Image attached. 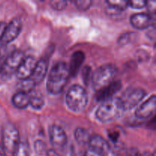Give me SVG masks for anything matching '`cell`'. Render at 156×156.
Here are the masks:
<instances>
[{"label":"cell","mask_w":156,"mask_h":156,"mask_svg":"<svg viewBox=\"0 0 156 156\" xmlns=\"http://www.w3.org/2000/svg\"><path fill=\"white\" fill-rule=\"evenodd\" d=\"M70 77L69 66L64 62L55 64L50 69L47 79V91L50 94L56 95L63 91Z\"/></svg>","instance_id":"obj_1"},{"label":"cell","mask_w":156,"mask_h":156,"mask_svg":"<svg viewBox=\"0 0 156 156\" xmlns=\"http://www.w3.org/2000/svg\"><path fill=\"white\" fill-rule=\"evenodd\" d=\"M125 111L120 99L113 97L101 102L96 111L95 117L101 123H111L120 119Z\"/></svg>","instance_id":"obj_2"},{"label":"cell","mask_w":156,"mask_h":156,"mask_svg":"<svg viewBox=\"0 0 156 156\" xmlns=\"http://www.w3.org/2000/svg\"><path fill=\"white\" fill-rule=\"evenodd\" d=\"M118 69L112 63H107L99 66L91 75V82L93 89L95 91L108 86L114 81Z\"/></svg>","instance_id":"obj_3"},{"label":"cell","mask_w":156,"mask_h":156,"mask_svg":"<svg viewBox=\"0 0 156 156\" xmlns=\"http://www.w3.org/2000/svg\"><path fill=\"white\" fill-rule=\"evenodd\" d=\"M88 97L85 88L79 85H74L68 90L66 95V103L69 109L76 113L85 110L88 105Z\"/></svg>","instance_id":"obj_4"},{"label":"cell","mask_w":156,"mask_h":156,"mask_svg":"<svg viewBox=\"0 0 156 156\" xmlns=\"http://www.w3.org/2000/svg\"><path fill=\"white\" fill-rule=\"evenodd\" d=\"M19 142V132L16 126L12 123H5L2 128L1 143L5 152L12 153Z\"/></svg>","instance_id":"obj_5"},{"label":"cell","mask_w":156,"mask_h":156,"mask_svg":"<svg viewBox=\"0 0 156 156\" xmlns=\"http://www.w3.org/2000/svg\"><path fill=\"white\" fill-rule=\"evenodd\" d=\"M146 96V91L141 88L130 87L127 88L119 98L124 108L125 111L131 110L135 108L143 101Z\"/></svg>","instance_id":"obj_6"},{"label":"cell","mask_w":156,"mask_h":156,"mask_svg":"<svg viewBox=\"0 0 156 156\" xmlns=\"http://www.w3.org/2000/svg\"><path fill=\"white\" fill-rule=\"evenodd\" d=\"M24 57V53L21 50H14L11 52L5 58L1 74L6 77H9L13 74H15Z\"/></svg>","instance_id":"obj_7"},{"label":"cell","mask_w":156,"mask_h":156,"mask_svg":"<svg viewBox=\"0 0 156 156\" xmlns=\"http://www.w3.org/2000/svg\"><path fill=\"white\" fill-rule=\"evenodd\" d=\"M22 28V23L18 18H13L8 24H6L3 31L0 43L2 46H8L13 42L18 37Z\"/></svg>","instance_id":"obj_8"},{"label":"cell","mask_w":156,"mask_h":156,"mask_svg":"<svg viewBox=\"0 0 156 156\" xmlns=\"http://www.w3.org/2000/svg\"><path fill=\"white\" fill-rule=\"evenodd\" d=\"M49 137L52 146L56 149H63L66 146L67 136L61 126L51 125L49 128Z\"/></svg>","instance_id":"obj_9"},{"label":"cell","mask_w":156,"mask_h":156,"mask_svg":"<svg viewBox=\"0 0 156 156\" xmlns=\"http://www.w3.org/2000/svg\"><path fill=\"white\" fill-rule=\"evenodd\" d=\"M37 61V60L34 56H25L21 65H20V66L17 69L16 73H15L16 77L19 80L30 79L35 68Z\"/></svg>","instance_id":"obj_10"},{"label":"cell","mask_w":156,"mask_h":156,"mask_svg":"<svg viewBox=\"0 0 156 156\" xmlns=\"http://www.w3.org/2000/svg\"><path fill=\"white\" fill-rule=\"evenodd\" d=\"M156 98L152 95L142 104L135 111V116L140 120H145L153 116L155 112Z\"/></svg>","instance_id":"obj_11"},{"label":"cell","mask_w":156,"mask_h":156,"mask_svg":"<svg viewBox=\"0 0 156 156\" xmlns=\"http://www.w3.org/2000/svg\"><path fill=\"white\" fill-rule=\"evenodd\" d=\"M122 88V82L120 81H114L110 85L99 91H96L95 98L98 101H105L114 97V94Z\"/></svg>","instance_id":"obj_12"},{"label":"cell","mask_w":156,"mask_h":156,"mask_svg":"<svg viewBox=\"0 0 156 156\" xmlns=\"http://www.w3.org/2000/svg\"><path fill=\"white\" fill-rule=\"evenodd\" d=\"M130 24L137 30H143L149 28L151 25H154L155 19L148 13L133 14L130 17Z\"/></svg>","instance_id":"obj_13"},{"label":"cell","mask_w":156,"mask_h":156,"mask_svg":"<svg viewBox=\"0 0 156 156\" xmlns=\"http://www.w3.org/2000/svg\"><path fill=\"white\" fill-rule=\"evenodd\" d=\"M88 146H89L90 149L98 152L103 156L108 154L111 150V146L108 141L105 138L97 134L91 136Z\"/></svg>","instance_id":"obj_14"},{"label":"cell","mask_w":156,"mask_h":156,"mask_svg":"<svg viewBox=\"0 0 156 156\" xmlns=\"http://www.w3.org/2000/svg\"><path fill=\"white\" fill-rule=\"evenodd\" d=\"M48 59L47 58H41V59L37 61L35 68L31 77L30 78L34 82L36 85L41 83L45 79L48 70Z\"/></svg>","instance_id":"obj_15"},{"label":"cell","mask_w":156,"mask_h":156,"mask_svg":"<svg viewBox=\"0 0 156 156\" xmlns=\"http://www.w3.org/2000/svg\"><path fill=\"white\" fill-rule=\"evenodd\" d=\"M85 59V55L82 50H77L74 52L71 56L70 63L69 66V75L72 77H75L79 73L82 64Z\"/></svg>","instance_id":"obj_16"},{"label":"cell","mask_w":156,"mask_h":156,"mask_svg":"<svg viewBox=\"0 0 156 156\" xmlns=\"http://www.w3.org/2000/svg\"><path fill=\"white\" fill-rule=\"evenodd\" d=\"M45 105V99L42 93L34 90L29 94V105L34 110H41Z\"/></svg>","instance_id":"obj_17"},{"label":"cell","mask_w":156,"mask_h":156,"mask_svg":"<svg viewBox=\"0 0 156 156\" xmlns=\"http://www.w3.org/2000/svg\"><path fill=\"white\" fill-rule=\"evenodd\" d=\"M12 105L18 109H25L29 106V94L18 91L12 98Z\"/></svg>","instance_id":"obj_18"},{"label":"cell","mask_w":156,"mask_h":156,"mask_svg":"<svg viewBox=\"0 0 156 156\" xmlns=\"http://www.w3.org/2000/svg\"><path fill=\"white\" fill-rule=\"evenodd\" d=\"M74 136L76 142L79 145H81V146L88 145L91 135H90V133L88 132V129L82 127L76 128V130H75Z\"/></svg>","instance_id":"obj_19"},{"label":"cell","mask_w":156,"mask_h":156,"mask_svg":"<svg viewBox=\"0 0 156 156\" xmlns=\"http://www.w3.org/2000/svg\"><path fill=\"white\" fill-rule=\"evenodd\" d=\"M35 86H36V84L31 79L19 80V82L18 84V88L19 90L18 91H21V92L29 94L34 90Z\"/></svg>","instance_id":"obj_20"},{"label":"cell","mask_w":156,"mask_h":156,"mask_svg":"<svg viewBox=\"0 0 156 156\" xmlns=\"http://www.w3.org/2000/svg\"><path fill=\"white\" fill-rule=\"evenodd\" d=\"M110 8L117 11L119 12H122L129 7L128 1H114V0H109L106 2Z\"/></svg>","instance_id":"obj_21"},{"label":"cell","mask_w":156,"mask_h":156,"mask_svg":"<svg viewBox=\"0 0 156 156\" xmlns=\"http://www.w3.org/2000/svg\"><path fill=\"white\" fill-rule=\"evenodd\" d=\"M13 156H29V147L28 145L25 142L20 141L14 149Z\"/></svg>","instance_id":"obj_22"},{"label":"cell","mask_w":156,"mask_h":156,"mask_svg":"<svg viewBox=\"0 0 156 156\" xmlns=\"http://www.w3.org/2000/svg\"><path fill=\"white\" fill-rule=\"evenodd\" d=\"M34 147L35 152L38 155L43 156L46 155V154H47V146H46L45 143L43 142L42 140H38L35 141V143H34Z\"/></svg>","instance_id":"obj_23"},{"label":"cell","mask_w":156,"mask_h":156,"mask_svg":"<svg viewBox=\"0 0 156 156\" xmlns=\"http://www.w3.org/2000/svg\"><path fill=\"white\" fill-rule=\"evenodd\" d=\"M92 3L93 2L91 0H85V1L78 0V1L74 2L76 7L80 11H87L91 8Z\"/></svg>","instance_id":"obj_24"},{"label":"cell","mask_w":156,"mask_h":156,"mask_svg":"<svg viewBox=\"0 0 156 156\" xmlns=\"http://www.w3.org/2000/svg\"><path fill=\"white\" fill-rule=\"evenodd\" d=\"M52 9L56 11H62L66 8L68 2L67 1H51L50 2Z\"/></svg>","instance_id":"obj_25"},{"label":"cell","mask_w":156,"mask_h":156,"mask_svg":"<svg viewBox=\"0 0 156 156\" xmlns=\"http://www.w3.org/2000/svg\"><path fill=\"white\" fill-rule=\"evenodd\" d=\"M147 1L144 0H136V1H128V5L129 7L134 9H142L146 6Z\"/></svg>","instance_id":"obj_26"},{"label":"cell","mask_w":156,"mask_h":156,"mask_svg":"<svg viewBox=\"0 0 156 156\" xmlns=\"http://www.w3.org/2000/svg\"><path fill=\"white\" fill-rule=\"evenodd\" d=\"M91 73H91V69L90 66H85L84 69L82 70V78H83L84 82L86 85H88V82L91 79V75L92 74H91Z\"/></svg>","instance_id":"obj_27"},{"label":"cell","mask_w":156,"mask_h":156,"mask_svg":"<svg viewBox=\"0 0 156 156\" xmlns=\"http://www.w3.org/2000/svg\"><path fill=\"white\" fill-rule=\"evenodd\" d=\"M146 7H147L148 12H149L148 14H149L151 17H152V15H155L156 9V2L155 1H147Z\"/></svg>","instance_id":"obj_28"},{"label":"cell","mask_w":156,"mask_h":156,"mask_svg":"<svg viewBox=\"0 0 156 156\" xmlns=\"http://www.w3.org/2000/svg\"><path fill=\"white\" fill-rule=\"evenodd\" d=\"M133 33H125V34H123V35H121V36L119 37L118 43L120 44H127V43L129 42V41H128V40H129V38H131V37L133 36Z\"/></svg>","instance_id":"obj_29"},{"label":"cell","mask_w":156,"mask_h":156,"mask_svg":"<svg viewBox=\"0 0 156 156\" xmlns=\"http://www.w3.org/2000/svg\"><path fill=\"white\" fill-rule=\"evenodd\" d=\"M126 156H142L139 150L136 148H130L126 152Z\"/></svg>","instance_id":"obj_30"},{"label":"cell","mask_w":156,"mask_h":156,"mask_svg":"<svg viewBox=\"0 0 156 156\" xmlns=\"http://www.w3.org/2000/svg\"><path fill=\"white\" fill-rule=\"evenodd\" d=\"M7 52V46H2V47H0V60L3 59L8 56V55H6Z\"/></svg>","instance_id":"obj_31"},{"label":"cell","mask_w":156,"mask_h":156,"mask_svg":"<svg viewBox=\"0 0 156 156\" xmlns=\"http://www.w3.org/2000/svg\"><path fill=\"white\" fill-rule=\"evenodd\" d=\"M84 156H103V155H101V154L98 153V152H95V151L88 149V150H87V152L85 153Z\"/></svg>","instance_id":"obj_32"},{"label":"cell","mask_w":156,"mask_h":156,"mask_svg":"<svg viewBox=\"0 0 156 156\" xmlns=\"http://www.w3.org/2000/svg\"><path fill=\"white\" fill-rule=\"evenodd\" d=\"M109 137L112 141H117L119 137V133L113 130L112 133H109Z\"/></svg>","instance_id":"obj_33"},{"label":"cell","mask_w":156,"mask_h":156,"mask_svg":"<svg viewBox=\"0 0 156 156\" xmlns=\"http://www.w3.org/2000/svg\"><path fill=\"white\" fill-rule=\"evenodd\" d=\"M5 26H6L5 22H3V21H1V22H0V39H1L3 31H4Z\"/></svg>","instance_id":"obj_34"},{"label":"cell","mask_w":156,"mask_h":156,"mask_svg":"<svg viewBox=\"0 0 156 156\" xmlns=\"http://www.w3.org/2000/svg\"><path fill=\"white\" fill-rule=\"evenodd\" d=\"M46 156H59V154L54 150H48L47 151Z\"/></svg>","instance_id":"obj_35"},{"label":"cell","mask_w":156,"mask_h":156,"mask_svg":"<svg viewBox=\"0 0 156 156\" xmlns=\"http://www.w3.org/2000/svg\"><path fill=\"white\" fill-rule=\"evenodd\" d=\"M0 156H6V152L4 149L3 146L0 143Z\"/></svg>","instance_id":"obj_36"},{"label":"cell","mask_w":156,"mask_h":156,"mask_svg":"<svg viewBox=\"0 0 156 156\" xmlns=\"http://www.w3.org/2000/svg\"><path fill=\"white\" fill-rule=\"evenodd\" d=\"M4 59L5 58L3 59H1V60H0V74H1L2 71V66H3V62H4Z\"/></svg>","instance_id":"obj_37"},{"label":"cell","mask_w":156,"mask_h":156,"mask_svg":"<svg viewBox=\"0 0 156 156\" xmlns=\"http://www.w3.org/2000/svg\"><path fill=\"white\" fill-rule=\"evenodd\" d=\"M142 156H154V155L149 152H146L142 155Z\"/></svg>","instance_id":"obj_38"}]
</instances>
